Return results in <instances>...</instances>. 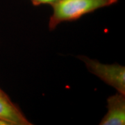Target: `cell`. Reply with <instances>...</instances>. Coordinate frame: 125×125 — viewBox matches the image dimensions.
Segmentation results:
<instances>
[{
  "label": "cell",
  "mask_w": 125,
  "mask_h": 125,
  "mask_svg": "<svg viewBox=\"0 0 125 125\" xmlns=\"http://www.w3.org/2000/svg\"><path fill=\"white\" fill-rule=\"evenodd\" d=\"M0 120L10 125H32L24 115L20 108L0 88Z\"/></svg>",
  "instance_id": "cell-4"
},
{
  "label": "cell",
  "mask_w": 125,
  "mask_h": 125,
  "mask_svg": "<svg viewBox=\"0 0 125 125\" xmlns=\"http://www.w3.org/2000/svg\"><path fill=\"white\" fill-rule=\"evenodd\" d=\"M58 1V0H31L32 4L35 6H38L42 4H49L52 6Z\"/></svg>",
  "instance_id": "cell-5"
},
{
  "label": "cell",
  "mask_w": 125,
  "mask_h": 125,
  "mask_svg": "<svg viewBox=\"0 0 125 125\" xmlns=\"http://www.w3.org/2000/svg\"><path fill=\"white\" fill-rule=\"evenodd\" d=\"M118 0H58L52 5L53 13L49 18V29L54 30L59 24L71 22L85 14L93 13L101 8L109 6Z\"/></svg>",
  "instance_id": "cell-1"
},
{
  "label": "cell",
  "mask_w": 125,
  "mask_h": 125,
  "mask_svg": "<svg viewBox=\"0 0 125 125\" xmlns=\"http://www.w3.org/2000/svg\"><path fill=\"white\" fill-rule=\"evenodd\" d=\"M78 58L85 63L90 73L98 76L106 84L113 87L118 93L125 94V66L117 63L112 65L103 64L85 56H79Z\"/></svg>",
  "instance_id": "cell-2"
},
{
  "label": "cell",
  "mask_w": 125,
  "mask_h": 125,
  "mask_svg": "<svg viewBox=\"0 0 125 125\" xmlns=\"http://www.w3.org/2000/svg\"><path fill=\"white\" fill-rule=\"evenodd\" d=\"M0 125H10L9 124V122H6V121L0 120Z\"/></svg>",
  "instance_id": "cell-6"
},
{
  "label": "cell",
  "mask_w": 125,
  "mask_h": 125,
  "mask_svg": "<svg viewBox=\"0 0 125 125\" xmlns=\"http://www.w3.org/2000/svg\"><path fill=\"white\" fill-rule=\"evenodd\" d=\"M107 113L99 125H124L125 124V94L118 93L107 99Z\"/></svg>",
  "instance_id": "cell-3"
}]
</instances>
